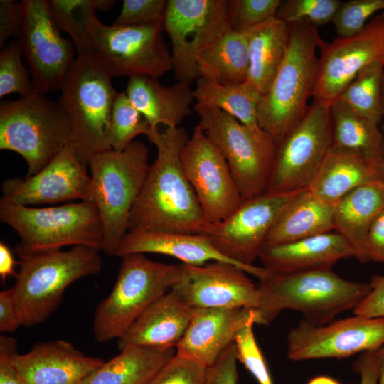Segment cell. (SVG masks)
<instances>
[{
  "label": "cell",
  "instance_id": "1",
  "mask_svg": "<svg viewBox=\"0 0 384 384\" xmlns=\"http://www.w3.org/2000/svg\"><path fill=\"white\" fill-rule=\"evenodd\" d=\"M189 137L179 126L158 130L149 139L157 155L132 208L128 231L210 233L213 224L206 220L182 164L181 151Z\"/></svg>",
  "mask_w": 384,
  "mask_h": 384
},
{
  "label": "cell",
  "instance_id": "2",
  "mask_svg": "<svg viewBox=\"0 0 384 384\" xmlns=\"http://www.w3.org/2000/svg\"><path fill=\"white\" fill-rule=\"evenodd\" d=\"M257 279V324H270L284 309L301 312L313 324H327L354 309L370 290L369 284L344 279L331 268L278 274L264 267Z\"/></svg>",
  "mask_w": 384,
  "mask_h": 384
},
{
  "label": "cell",
  "instance_id": "3",
  "mask_svg": "<svg viewBox=\"0 0 384 384\" xmlns=\"http://www.w3.org/2000/svg\"><path fill=\"white\" fill-rule=\"evenodd\" d=\"M289 25V38L284 59L267 92L257 104L258 122L277 146L299 124L316 85L321 38L306 21Z\"/></svg>",
  "mask_w": 384,
  "mask_h": 384
},
{
  "label": "cell",
  "instance_id": "4",
  "mask_svg": "<svg viewBox=\"0 0 384 384\" xmlns=\"http://www.w3.org/2000/svg\"><path fill=\"white\" fill-rule=\"evenodd\" d=\"M100 251L84 245L68 250L31 251L18 245L20 270L12 289L22 326L31 327L46 321L72 283L100 273Z\"/></svg>",
  "mask_w": 384,
  "mask_h": 384
},
{
  "label": "cell",
  "instance_id": "5",
  "mask_svg": "<svg viewBox=\"0 0 384 384\" xmlns=\"http://www.w3.org/2000/svg\"><path fill=\"white\" fill-rule=\"evenodd\" d=\"M93 50L78 53L60 86L58 102L69 122L73 146L87 166L97 154L111 150L108 135L119 92Z\"/></svg>",
  "mask_w": 384,
  "mask_h": 384
},
{
  "label": "cell",
  "instance_id": "6",
  "mask_svg": "<svg viewBox=\"0 0 384 384\" xmlns=\"http://www.w3.org/2000/svg\"><path fill=\"white\" fill-rule=\"evenodd\" d=\"M149 150L134 140L125 149L106 151L94 156L90 169V201L96 206L102 225V251L115 255L128 232L132 208L150 165Z\"/></svg>",
  "mask_w": 384,
  "mask_h": 384
},
{
  "label": "cell",
  "instance_id": "7",
  "mask_svg": "<svg viewBox=\"0 0 384 384\" xmlns=\"http://www.w3.org/2000/svg\"><path fill=\"white\" fill-rule=\"evenodd\" d=\"M70 146L69 122L58 101L35 92L1 102L0 149L24 159L27 176L40 171Z\"/></svg>",
  "mask_w": 384,
  "mask_h": 384
},
{
  "label": "cell",
  "instance_id": "8",
  "mask_svg": "<svg viewBox=\"0 0 384 384\" xmlns=\"http://www.w3.org/2000/svg\"><path fill=\"white\" fill-rule=\"evenodd\" d=\"M122 259L114 285L94 315L93 334L100 343L119 338L181 276L182 264L154 262L141 253L129 254Z\"/></svg>",
  "mask_w": 384,
  "mask_h": 384
},
{
  "label": "cell",
  "instance_id": "9",
  "mask_svg": "<svg viewBox=\"0 0 384 384\" xmlns=\"http://www.w3.org/2000/svg\"><path fill=\"white\" fill-rule=\"evenodd\" d=\"M0 220L15 230L18 244L31 251L84 245L102 250L103 230L98 210L88 201L36 208L1 198Z\"/></svg>",
  "mask_w": 384,
  "mask_h": 384
},
{
  "label": "cell",
  "instance_id": "10",
  "mask_svg": "<svg viewBox=\"0 0 384 384\" xmlns=\"http://www.w3.org/2000/svg\"><path fill=\"white\" fill-rule=\"evenodd\" d=\"M194 109L198 125L225 158L243 200L267 192L277 149L272 139L256 135L221 110Z\"/></svg>",
  "mask_w": 384,
  "mask_h": 384
},
{
  "label": "cell",
  "instance_id": "11",
  "mask_svg": "<svg viewBox=\"0 0 384 384\" xmlns=\"http://www.w3.org/2000/svg\"><path fill=\"white\" fill-rule=\"evenodd\" d=\"M164 31L162 22L118 26L105 25L97 18L90 33L92 50L112 78L157 79L172 70Z\"/></svg>",
  "mask_w": 384,
  "mask_h": 384
},
{
  "label": "cell",
  "instance_id": "12",
  "mask_svg": "<svg viewBox=\"0 0 384 384\" xmlns=\"http://www.w3.org/2000/svg\"><path fill=\"white\" fill-rule=\"evenodd\" d=\"M332 144L329 105L314 100L277 146L267 192L289 193L309 188Z\"/></svg>",
  "mask_w": 384,
  "mask_h": 384
},
{
  "label": "cell",
  "instance_id": "13",
  "mask_svg": "<svg viewBox=\"0 0 384 384\" xmlns=\"http://www.w3.org/2000/svg\"><path fill=\"white\" fill-rule=\"evenodd\" d=\"M228 9L229 0L167 1L163 26L171 40L177 82L191 85L198 78V55L230 31Z\"/></svg>",
  "mask_w": 384,
  "mask_h": 384
},
{
  "label": "cell",
  "instance_id": "14",
  "mask_svg": "<svg viewBox=\"0 0 384 384\" xmlns=\"http://www.w3.org/2000/svg\"><path fill=\"white\" fill-rule=\"evenodd\" d=\"M297 192L267 191L243 200L228 218L213 225L207 236L220 253L257 278L262 267L253 262L259 259L269 233Z\"/></svg>",
  "mask_w": 384,
  "mask_h": 384
},
{
  "label": "cell",
  "instance_id": "15",
  "mask_svg": "<svg viewBox=\"0 0 384 384\" xmlns=\"http://www.w3.org/2000/svg\"><path fill=\"white\" fill-rule=\"evenodd\" d=\"M21 6L18 42L31 70L35 92L44 95L60 90L75 58L74 44L61 36L48 0H23Z\"/></svg>",
  "mask_w": 384,
  "mask_h": 384
},
{
  "label": "cell",
  "instance_id": "16",
  "mask_svg": "<svg viewBox=\"0 0 384 384\" xmlns=\"http://www.w3.org/2000/svg\"><path fill=\"white\" fill-rule=\"evenodd\" d=\"M181 161L208 223L225 220L241 205L243 198L225 158L198 124L182 149Z\"/></svg>",
  "mask_w": 384,
  "mask_h": 384
},
{
  "label": "cell",
  "instance_id": "17",
  "mask_svg": "<svg viewBox=\"0 0 384 384\" xmlns=\"http://www.w3.org/2000/svg\"><path fill=\"white\" fill-rule=\"evenodd\" d=\"M383 345V317L356 315L324 325L302 321L287 335V356L294 361L342 358L375 351Z\"/></svg>",
  "mask_w": 384,
  "mask_h": 384
},
{
  "label": "cell",
  "instance_id": "18",
  "mask_svg": "<svg viewBox=\"0 0 384 384\" xmlns=\"http://www.w3.org/2000/svg\"><path fill=\"white\" fill-rule=\"evenodd\" d=\"M247 274L227 262L182 264L181 276L170 290L192 309H256L260 303L257 284Z\"/></svg>",
  "mask_w": 384,
  "mask_h": 384
},
{
  "label": "cell",
  "instance_id": "19",
  "mask_svg": "<svg viewBox=\"0 0 384 384\" xmlns=\"http://www.w3.org/2000/svg\"><path fill=\"white\" fill-rule=\"evenodd\" d=\"M314 100L330 105L370 63L384 60V28L380 14L374 17L357 35L323 40Z\"/></svg>",
  "mask_w": 384,
  "mask_h": 384
},
{
  "label": "cell",
  "instance_id": "20",
  "mask_svg": "<svg viewBox=\"0 0 384 384\" xmlns=\"http://www.w3.org/2000/svg\"><path fill=\"white\" fill-rule=\"evenodd\" d=\"M87 166L70 146L36 174L4 181L1 198L26 206L72 200L90 201V176Z\"/></svg>",
  "mask_w": 384,
  "mask_h": 384
},
{
  "label": "cell",
  "instance_id": "21",
  "mask_svg": "<svg viewBox=\"0 0 384 384\" xmlns=\"http://www.w3.org/2000/svg\"><path fill=\"white\" fill-rule=\"evenodd\" d=\"M251 319H255L257 324L255 309H193L186 331L176 347V354L208 368Z\"/></svg>",
  "mask_w": 384,
  "mask_h": 384
},
{
  "label": "cell",
  "instance_id": "22",
  "mask_svg": "<svg viewBox=\"0 0 384 384\" xmlns=\"http://www.w3.org/2000/svg\"><path fill=\"white\" fill-rule=\"evenodd\" d=\"M11 361L26 384H80L105 363L64 340L38 342Z\"/></svg>",
  "mask_w": 384,
  "mask_h": 384
},
{
  "label": "cell",
  "instance_id": "23",
  "mask_svg": "<svg viewBox=\"0 0 384 384\" xmlns=\"http://www.w3.org/2000/svg\"><path fill=\"white\" fill-rule=\"evenodd\" d=\"M348 241L337 232H329L297 241L267 245L259 259L273 274H284L331 268L338 260L355 257Z\"/></svg>",
  "mask_w": 384,
  "mask_h": 384
},
{
  "label": "cell",
  "instance_id": "24",
  "mask_svg": "<svg viewBox=\"0 0 384 384\" xmlns=\"http://www.w3.org/2000/svg\"><path fill=\"white\" fill-rule=\"evenodd\" d=\"M193 309L169 290L148 306L118 338L119 350L130 346L176 348L183 337Z\"/></svg>",
  "mask_w": 384,
  "mask_h": 384
},
{
  "label": "cell",
  "instance_id": "25",
  "mask_svg": "<svg viewBox=\"0 0 384 384\" xmlns=\"http://www.w3.org/2000/svg\"><path fill=\"white\" fill-rule=\"evenodd\" d=\"M133 253L168 255L188 265L222 262L242 269L220 253L206 235L165 230H129L120 242L115 255L122 257Z\"/></svg>",
  "mask_w": 384,
  "mask_h": 384
},
{
  "label": "cell",
  "instance_id": "26",
  "mask_svg": "<svg viewBox=\"0 0 384 384\" xmlns=\"http://www.w3.org/2000/svg\"><path fill=\"white\" fill-rule=\"evenodd\" d=\"M378 180H384L383 160L331 147L307 188L322 201L334 206L356 188Z\"/></svg>",
  "mask_w": 384,
  "mask_h": 384
},
{
  "label": "cell",
  "instance_id": "27",
  "mask_svg": "<svg viewBox=\"0 0 384 384\" xmlns=\"http://www.w3.org/2000/svg\"><path fill=\"white\" fill-rule=\"evenodd\" d=\"M125 92L154 129H158L159 124L179 127L191 113V105L195 100L189 84L177 82L172 86H164L149 76L129 78Z\"/></svg>",
  "mask_w": 384,
  "mask_h": 384
},
{
  "label": "cell",
  "instance_id": "28",
  "mask_svg": "<svg viewBox=\"0 0 384 384\" xmlns=\"http://www.w3.org/2000/svg\"><path fill=\"white\" fill-rule=\"evenodd\" d=\"M384 209V180L356 188L334 205V230L341 234L361 262L369 261L366 239L370 227Z\"/></svg>",
  "mask_w": 384,
  "mask_h": 384
},
{
  "label": "cell",
  "instance_id": "29",
  "mask_svg": "<svg viewBox=\"0 0 384 384\" xmlns=\"http://www.w3.org/2000/svg\"><path fill=\"white\" fill-rule=\"evenodd\" d=\"M334 206L309 188L299 191L284 208L266 240L267 245L288 243L334 230Z\"/></svg>",
  "mask_w": 384,
  "mask_h": 384
},
{
  "label": "cell",
  "instance_id": "30",
  "mask_svg": "<svg viewBox=\"0 0 384 384\" xmlns=\"http://www.w3.org/2000/svg\"><path fill=\"white\" fill-rule=\"evenodd\" d=\"M247 33L250 64L246 82L261 96L269 90L284 59L289 28L274 17Z\"/></svg>",
  "mask_w": 384,
  "mask_h": 384
},
{
  "label": "cell",
  "instance_id": "31",
  "mask_svg": "<svg viewBox=\"0 0 384 384\" xmlns=\"http://www.w3.org/2000/svg\"><path fill=\"white\" fill-rule=\"evenodd\" d=\"M247 31H228L198 56V78L222 85H240L247 81L249 70Z\"/></svg>",
  "mask_w": 384,
  "mask_h": 384
},
{
  "label": "cell",
  "instance_id": "32",
  "mask_svg": "<svg viewBox=\"0 0 384 384\" xmlns=\"http://www.w3.org/2000/svg\"><path fill=\"white\" fill-rule=\"evenodd\" d=\"M80 384H147L176 355V348L127 346Z\"/></svg>",
  "mask_w": 384,
  "mask_h": 384
},
{
  "label": "cell",
  "instance_id": "33",
  "mask_svg": "<svg viewBox=\"0 0 384 384\" xmlns=\"http://www.w3.org/2000/svg\"><path fill=\"white\" fill-rule=\"evenodd\" d=\"M193 90L196 100L194 106L221 110L235 117L256 135H268L262 129L258 122L257 104L260 95L246 82L228 85L198 78Z\"/></svg>",
  "mask_w": 384,
  "mask_h": 384
},
{
  "label": "cell",
  "instance_id": "34",
  "mask_svg": "<svg viewBox=\"0 0 384 384\" xmlns=\"http://www.w3.org/2000/svg\"><path fill=\"white\" fill-rule=\"evenodd\" d=\"M332 147L384 161V137L379 125L350 109L339 99L329 105Z\"/></svg>",
  "mask_w": 384,
  "mask_h": 384
},
{
  "label": "cell",
  "instance_id": "35",
  "mask_svg": "<svg viewBox=\"0 0 384 384\" xmlns=\"http://www.w3.org/2000/svg\"><path fill=\"white\" fill-rule=\"evenodd\" d=\"M384 60L364 67L337 98L358 114L380 125L383 122Z\"/></svg>",
  "mask_w": 384,
  "mask_h": 384
},
{
  "label": "cell",
  "instance_id": "36",
  "mask_svg": "<svg viewBox=\"0 0 384 384\" xmlns=\"http://www.w3.org/2000/svg\"><path fill=\"white\" fill-rule=\"evenodd\" d=\"M58 27L71 38L76 53L92 50L90 28L97 19L91 0H48Z\"/></svg>",
  "mask_w": 384,
  "mask_h": 384
},
{
  "label": "cell",
  "instance_id": "37",
  "mask_svg": "<svg viewBox=\"0 0 384 384\" xmlns=\"http://www.w3.org/2000/svg\"><path fill=\"white\" fill-rule=\"evenodd\" d=\"M154 129L146 119L134 107L125 92H119L113 107L108 135L112 149L122 151L141 134L150 139Z\"/></svg>",
  "mask_w": 384,
  "mask_h": 384
},
{
  "label": "cell",
  "instance_id": "38",
  "mask_svg": "<svg viewBox=\"0 0 384 384\" xmlns=\"http://www.w3.org/2000/svg\"><path fill=\"white\" fill-rule=\"evenodd\" d=\"M18 41H12L0 53V97L13 93L26 97L35 93L30 73L24 67Z\"/></svg>",
  "mask_w": 384,
  "mask_h": 384
},
{
  "label": "cell",
  "instance_id": "39",
  "mask_svg": "<svg viewBox=\"0 0 384 384\" xmlns=\"http://www.w3.org/2000/svg\"><path fill=\"white\" fill-rule=\"evenodd\" d=\"M342 2L339 0H282L275 17L287 24L306 21L316 27L332 22Z\"/></svg>",
  "mask_w": 384,
  "mask_h": 384
},
{
  "label": "cell",
  "instance_id": "40",
  "mask_svg": "<svg viewBox=\"0 0 384 384\" xmlns=\"http://www.w3.org/2000/svg\"><path fill=\"white\" fill-rule=\"evenodd\" d=\"M281 1L282 0H229L230 30L245 32L275 17Z\"/></svg>",
  "mask_w": 384,
  "mask_h": 384
},
{
  "label": "cell",
  "instance_id": "41",
  "mask_svg": "<svg viewBox=\"0 0 384 384\" xmlns=\"http://www.w3.org/2000/svg\"><path fill=\"white\" fill-rule=\"evenodd\" d=\"M380 11H384V0L343 1L332 21L338 38L357 35L367 24L366 21Z\"/></svg>",
  "mask_w": 384,
  "mask_h": 384
},
{
  "label": "cell",
  "instance_id": "42",
  "mask_svg": "<svg viewBox=\"0 0 384 384\" xmlns=\"http://www.w3.org/2000/svg\"><path fill=\"white\" fill-rule=\"evenodd\" d=\"M251 319L238 332L234 339L238 360L252 374L259 384H273L264 356L257 345Z\"/></svg>",
  "mask_w": 384,
  "mask_h": 384
},
{
  "label": "cell",
  "instance_id": "43",
  "mask_svg": "<svg viewBox=\"0 0 384 384\" xmlns=\"http://www.w3.org/2000/svg\"><path fill=\"white\" fill-rule=\"evenodd\" d=\"M207 368L175 355L147 384H206Z\"/></svg>",
  "mask_w": 384,
  "mask_h": 384
},
{
  "label": "cell",
  "instance_id": "44",
  "mask_svg": "<svg viewBox=\"0 0 384 384\" xmlns=\"http://www.w3.org/2000/svg\"><path fill=\"white\" fill-rule=\"evenodd\" d=\"M166 0H124L113 25L128 26L164 22Z\"/></svg>",
  "mask_w": 384,
  "mask_h": 384
},
{
  "label": "cell",
  "instance_id": "45",
  "mask_svg": "<svg viewBox=\"0 0 384 384\" xmlns=\"http://www.w3.org/2000/svg\"><path fill=\"white\" fill-rule=\"evenodd\" d=\"M238 357L234 342L207 368L206 384H238Z\"/></svg>",
  "mask_w": 384,
  "mask_h": 384
},
{
  "label": "cell",
  "instance_id": "46",
  "mask_svg": "<svg viewBox=\"0 0 384 384\" xmlns=\"http://www.w3.org/2000/svg\"><path fill=\"white\" fill-rule=\"evenodd\" d=\"M369 285V293L354 308V314L369 318H384V274L373 276Z\"/></svg>",
  "mask_w": 384,
  "mask_h": 384
},
{
  "label": "cell",
  "instance_id": "47",
  "mask_svg": "<svg viewBox=\"0 0 384 384\" xmlns=\"http://www.w3.org/2000/svg\"><path fill=\"white\" fill-rule=\"evenodd\" d=\"M22 25L21 3L12 0L0 1V46L14 36H18Z\"/></svg>",
  "mask_w": 384,
  "mask_h": 384
},
{
  "label": "cell",
  "instance_id": "48",
  "mask_svg": "<svg viewBox=\"0 0 384 384\" xmlns=\"http://www.w3.org/2000/svg\"><path fill=\"white\" fill-rule=\"evenodd\" d=\"M17 352L15 338L0 337V384H26L14 366L11 357Z\"/></svg>",
  "mask_w": 384,
  "mask_h": 384
},
{
  "label": "cell",
  "instance_id": "49",
  "mask_svg": "<svg viewBox=\"0 0 384 384\" xmlns=\"http://www.w3.org/2000/svg\"><path fill=\"white\" fill-rule=\"evenodd\" d=\"M22 326L12 287L0 292V331L13 333Z\"/></svg>",
  "mask_w": 384,
  "mask_h": 384
},
{
  "label": "cell",
  "instance_id": "50",
  "mask_svg": "<svg viewBox=\"0 0 384 384\" xmlns=\"http://www.w3.org/2000/svg\"><path fill=\"white\" fill-rule=\"evenodd\" d=\"M369 261L384 263V209L372 223L366 239Z\"/></svg>",
  "mask_w": 384,
  "mask_h": 384
},
{
  "label": "cell",
  "instance_id": "51",
  "mask_svg": "<svg viewBox=\"0 0 384 384\" xmlns=\"http://www.w3.org/2000/svg\"><path fill=\"white\" fill-rule=\"evenodd\" d=\"M353 368L361 376L360 384H378V363L375 351L363 352Z\"/></svg>",
  "mask_w": 384,
  "mask_h": 384
},
{
  "label": "cell",
  "instance_id": "52",
  "mask_svg": "<svg viewBox=\"0 0 384 384\" xmlns=\"http://www.w3.org/2000/svg\"><path fill=\"white\" fill-rule=\"evenodd\" d=\"M16 262L12 252L4 241L0 242V277L3 282L7 277L17 275L14 270Z\"/></svg>",
  "mask_w": 384,
  "mask_h": 384
},
{
  "label": "cell",
  "instance_id": "53",
  "mask_svg": "<svg viewBox=\"0 0 384 384\" xmlns=\"http://www.w3.org/2000/svg\"><path fill=\"white\" fill-rule=\"evenodd\" d=\"M378 363V384H384V345L375 351Z\"/></svg>",
  "mask_w": 384,
  "mask_h": 384
},
{
  "label": "cell",
  "instance_id": "54",
  "mask_svg": "<svg viewBox=\"0 0 384 384\" xmlns=\"http://www.w3.org/2000/svg\"><path fill=\"white\" fill-rule=\"evenodd\" d=\"M92 3L97 10L107 11L110 9L115 4L114 0H91Z\"/></svg>",
  "mask_w": 384,
  "mask_h": 384
},
{
  "label": "cell",
  "instance_id": "55",
  "mask_svg": "<svg viewBox=\"0 0 384 384\" xmlns=\"http://www.w3.org/2000/svg\"><path fill=\"white\" fill-rule=\"evenodd\" d=\"M307 384H341L338 380L326 375H320L311 379Z\"/></svg>",
  "mask_w": 384,
  "mask_h": 384
},
{
  "label": "cell",
  "instance_id": "56",
  "mask_svg": "<svg viewBox=\"0 0 384 384\" xmlns=\"http://www.w3.org/2000/svg\"><path fill=\"white\" fill-rule=\"evenodd\" d=\"M382 95H383V134L384 137V73L383 78V85H382Z\"/></svg>",
  "mask_w": 384,
  "mask_h": 384
},
{
  "label": "cell",
  "instance_id": "57",
  "mask_svg": "<svg viewBox=\"0 0 384 384\" xmlns=\"http://www.w3.org/2000/svg\"><path fill=\"white\" fill-rule=\"evenodd\" d=\"M380 17H381V19H382L383 26V28H384V11H383V12L380 14Z\"/></svg>",
  "mask_w": 384,
  "mask_h": 384
}]
</instances>
